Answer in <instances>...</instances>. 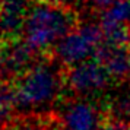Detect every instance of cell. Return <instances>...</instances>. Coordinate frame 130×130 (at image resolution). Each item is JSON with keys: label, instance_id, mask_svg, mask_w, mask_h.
Segmentation results:
<instances>
[{"label": "cell", "instance_id": "obj_1", "mask_svg": "<svg viewBox=\"0 0 130 130\" xmlns=\"http://www.w3.org/2000/svg\"><path fill=\"white\" fill-rule=\"evenodd\" d=\"M12 83L19 114L56 111L66 96L64 66L53 56H42L28 69L7 79Z\"/></svg>", "mask_w": 130, "mask_h": 130}, {"label": "cell", "instance_id": "obj_2", "mask_svg": "<svg viewBox=\"0 0 130 130\" xmlns=\"http://www.w3.org/2000/svg\"><path fill=\"white\" fill-rule=\"evenodd\" d=\"M80 16L79 12L64 5L32 2L22 38L40 56H53L57 42L82 22Z\"/></svg>", "mask_w": 130, "mask_h": 130}, {"label": "cell", "instance_id": "obj_3", "mask_svg": "<svg viewBox=\"0 0 130 130\" xmlns=\"http://www.w3.org/2000/svg\"><path fill=\"white\" fill-rule=\"evenodd\" d=\"M66 95L79 98H100L117 86L101 61L86 59L70 67H64Z\"/></svg>", "mask_w": 130, "mask_h": 130}, {"label": "cell", "instance_id": "obj_4", "mask_svg": "<svg viewBox=\"0 0 130 130\" xmlns=\"http://www.w3.org/2000/svg\"><path fill=\"white\" fill-rule=\"evenodd\" d=\"M104 41V31L98 22H80L64 35L53 50V57L64 67H70L94 57L96 48Z\"/></svg>", "mask_w": 130, "mask_h": 130}, {"label": "cell", "instance_id": "obj_5", "mask_svg": "<svg viewBox=\"0 0 130 130\" xmlns=\"http://www.w3.org/2000/svg\"><path fill=\"white\" fill-rule=\"evenodd\" d=\"M56 112L69 130H96L105 116L100 107L98 98L92 101V98L70 95H66L61 100Z\"/></svg>", "mask_w": 130, "mask_h": 130}, {"label": "cell", "instance_id": "obj_6", "mask_svg": "<svg viewBox=\"0 0 130 130\" xmlns=\"http://www.w3.org/2000/svg\"><path fill=\"white\" fill-rule=\"evenodd\" d=\"M111 75L116 85L130 82V44L104 41L94 54Z\"/></svg>", "mask_w": 130, "mask_h": 130}, {"label": "cell", "instance_id": "obj_7", "mask_svg": "<svg viewBox=\"0 0 130 130\" xmlns=\"http://www.w3.org/2000/svg\"><path fill=\"white\" fill-rule=\"evenodd\" d=\"M32 0H0V37L5 40L22 38L24 25Z\"/></svg>", "mask_w": 130, "mask_h": 130}, {"label": "cell", "instance_id": "obj_8", "mask_svg": "<svg viewBox=\"0 0 130 130\" xmlns=\"http://www.w3.org/2000/svg\"><path fill=\"white\" fill-rule=\"evenodd\" d=\"M98 102L107 116L130 124V82L114 86L112 91L100 96Z\"/></svg>", "mask_w": 130, "mask_h": 130}, {"label": "cell", "instance_id": "obj_9", "mask_svg": "<svg viewBox=\"0 0 130 130\" xmlns=\"http://www.w3.org/2000/svg\"><path fill=\"white\" fill-rule=\"evenodd\" d=\"M18 104L12 83L7 79L0 80V127L18 117Z\"/></svg>", "mask_w": 130, "mask_h": 130}, {"label": "cell", "instance_id": "obj_10", "mask_svg": "<svg viewBox=\"0 0 130 130\" xmlns=\"http://www.w3.org/2000/svg\"><path fill=\"white\" fill-rule=\"evenodd\" d=\"M102 28L117 24H130V0H117L111 7L98 15Z\"/></svg>", "mask_w": 130, "mask_h": 130}, {"label": "cell", "instance_id": "obj_11", "mask_svg": "<svg viewBox=\"0 0 130 130\" xmlns=\"http://www.w3.org/2000/svg\"><path fill=\"white\" fill-rule=\"evenodd\" d=\"M117 0H89L88 2V12L94 13L95 16H98L100 13L107 10L108 7H111Z\"/></svg>", "mask_w": 130, "mask_h": 130}, {"label": "cell", "instance_id": "obj_12", "mask_svg": "<svg viewBox=\"0 0 130 130\" xmlns=\"http://www.w3.org/2000/svg\"><path fill=\"white\" fill-rule=\"evenodd\" d=\"M0 130H28V129H26V127L24 126V123L21 121L19 114H18V117L15 118V120H12L10 123L5 124V126H2V127H0Z\"/></svg>", "mask_w": 130, "mask_h": 130}, {"label": "cell", "instance_id": "obj_13", "mask_svg": "<svg viewBox=\"0 0 130 130\" xmlns=\"http://www.w3.org/2000/svg\"><path fill=\"white\" fill-rule=\"evenodd\" d=\"M5 50H6V42L0 37V80L5 76Z\"/></svg>", "mask_w": 130, "mask_h": 130}, {"label": "cell", "instance_id": "obj_14", "mask_svg": "<svg viewBox=\"0 0 130 130\" xmlns=\"http://www.w3.org/2000/svg\"><path fill=\"white\" fill-rule=\"evenodd\" d=\"M34 3H50V5H61V0H32Z\"/></svg>", "mask_w": 130, "mask_h": 130}]
</instances>
